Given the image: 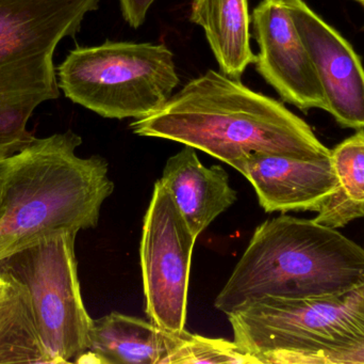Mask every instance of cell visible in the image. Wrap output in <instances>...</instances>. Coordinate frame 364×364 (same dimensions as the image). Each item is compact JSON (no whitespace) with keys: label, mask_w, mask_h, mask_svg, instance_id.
I'll return each instance as SVG.
<instances>
[{"label":"cell","mask_w":364,"mask_h":364,"mask_svg":"<svg viewBox=\"0 0 364 364\" xmlns=\"http://www.w3.org/2000/svg\"><path fill=\"white\" fill-rule=\"evenodd\" d=\"M140 137L188 145L232 166L252 154L329 158L307 122L240 79L208 70L155 113L130 124Z\"/></svg>","instance_id":"6da1fadb"},{"label":"cell","mask_w":364,"mask_h":364,"mask_svg":"<svg viewBox=\"0 0 364 364\" xmlns=\"http://www.w3.org/2000/svg\"><path fill=\"white\" fill-rule=\"evenodd\" d=\"M82 139L73 130L36 138L0 160V261L61 232L95 228L114 190L104 157H79Z\"/></svg>","instance_id":"7a4b0ae2"},{"label":"cell","mask_w":364,"mask_h":364,"mask_svg":"<svg viewBox=\"0 0 364 364\" xmlns=\"http://www.w3.org/2000/svg\"><path fill=\"white\" fill-rule=\"evenodd\" d=\"M363 286V247L338 229L282 214L257 227L214 305L228 316L263 297L321 298Z\"/></svg>","instance_id":"3957f363"},{"label":"cell","mask_w":364,"mask_h":364,"mask_svg":"<svg viewBox=\"0 0 364 364\" xmlns=\"http://www.w3.org/2000/svg\"><path fill=\"white\" fill-rule=\"evenodd\" d=\"M102 0H0V160L36 140L27 123L60 96L55 49Z\"/></svg>","instance_id":"277c9868"},{"label":"cell","mask_w":364,"mask_h":364,"mask_svg":"<svg viewBox=\"0 0 364 364\" xmlns=\"http://www.w3.org/2000/svg\"><path fill=\"white\" fill-rule=\"evenodd\" d=\"M60 89L75 104L107 119H142L161 108L179 85L164 44L106 41L77 46L57 70Z\"/></svg>","instance_id":"5b68a950"},{"label":"cell","mask_w":364,"mask_h":364,"mask_svg":"<svg viewBox=\"0 0 364 364\" xmlns=\"http://www.w3.org/2000/svg\"><path fill=\"white\" fill-rule=\"evenodd\" d=\"M227 318L235 343L260 364H306L364 337V286L321 298L263 297Z\"/></svg>","instance_id":"8992f818"},{"label":"cell","mask_w":364,"mask_h":364,"mask_svg":"<svg viewBox=\"0 0 364 364\" xmlns=\"http://www.w3.org/2000/svg\"><path fill=\"white\" fill-rule=\"evenodd\" d=\"M77 234L44 237L0 261V273L27 291L38 336L53 364L76 363L89 350L93 327L81 295Z\"/></svg>","instance_id":"52a82bcc"},{"label":"cell","mask_w":364,"mask_h":364,"mask_svg":"<svg viewBox=\"0 0 364 364\" xmlns=\"http://www.w3.org/2000/svg\"><path fill=\"white\" fill-rule=\"evenodd\" d=\"M195 241L170 192L156 182L140 248L145 311L154 324L179 335L186 331Z\"/></svg>","instance_id":"ba28073f"},{"label":"cell","mask_w":364,"mask_h":364,"mask_svg":"<svg viewBox=\"0 0 364 364\" xmlns=\"http://www.w3.org/2000/svg\"><path fill=\"white\" fill-rule=\"evenodd\" d=\"M258 44L255 68L284 102L303 111H326L324 91L284 0H261L252 14Z\"/></svg>","instance_id":"9c48e42d"},{"label":"cell","mask_w":364,"mask_h":364,"mask_svg":"<svg viewBox=\"0 0 364 364\" xmlns=\"http://www.w3.org/2000/svg\"><path fill=\"white\" fill-rule=\"evenodd\" d=\"M324 91L326 111L342 128L364 130V68L352 45L304 0H284Z\"/></svg>","instance_id":"30bf717a"},{"label":"cell","mask_w":364,"mask_h":364,"mask_svg":"<svg viewBox=\"0 0 364 364\" xmlns=\"http://www.w3.org/2000/svg\"><path fill=\"white\" fill-rule=\"evenodd\" d=\"M256 190L267 213L318 212L337 187L331 158L256 153L232 165Z\"/></svg>","instance_id":"8fae6325"},{"label":"cell","mask_w":364,"mask_h":364,"mask_svg":"<svg viewBox=\"0 0 364 364\" xmlns=\"http://www.w3.org/2000/svg\"><path fill=\"white\" fill-rule=\"evenodd\" d=\"M160 182L196 239L237 199L227 171L216 165L203 166L188 145L168 158Z\"/></svg>","instance_id":"7c38bea8"},{"label":"cell","mask_w":364,"mask_h":364,"mask_svg":"<svg viewBox=\"0 0 364 364\" xmlns=\"http://www.w3.org/2000/svg\"><path fill=\"white\" fill-rule=\"evenodd\" d=\"M190 333H174L153 322L112 312L94 320L87 353L76 363L166 364Z\"/></svg>","instance_id":"4fadbf2b"},{"label":"cell","mask_w":364,"mask_h":364,"mask_svg":"<svg viewBox=\"0 0 364 364\" xmlns=\"http://www.w3.org/2000/svg\"><path fill=\"white\" fill-rule=\"evenodd\" d=\"M190 21L205 31L220 72L241 78L256 58L250 45L248 0H191Z\"/></svg>","instance_id":"5bb4252c"},{"label":"cell","mask_w":364,"mask_h":364,"mask_svg":"<svg viewBox=\"0 0 364 364\" xmlns=\"http://www.w3.org/2000/svg\"><path fill=\"white\" fill-rule=\"evenodd\" d=\"M53 364L38 336L26 288L0 273V364Z\"/></svg>","instance_id":"9a60e30c"},{"label":"cell","mask_w":364,"mask_h":364,"mask_svg":"<svg viewBox=\"0 0 364 364\" xmlns=\"http://www.w3.org/2000/svg\"><path fill=\"white\" fill-rule=\"evenodd\" d=\"M337 187L314 218L329 228H343L364 217V130L331 150Z\"/></svg>","instance_id":"2e32d148"},{"label":"cell","mask_w":364,"mask_h":364,"mask_svg":"<svg viewBox=\"0 0 364 364\" xmlns=\"http://www.w3.org/2000/svg\"><path fill=\"white\" fill-rule=\"evenodd\" d=\"M239 363L260 364L235 341L211 339L190 333L183 344L166 360V364Z\"/></svg>","instance_id":"e0dca14e"},{"label":"cell","mask_w":364,"mask_h":364,"mask_svg":"<svg viewBox=\"0 0 364 364\" xmlns=\"http://www.w3.org/2000/svg\"><path fill=\"white\" fill-rule=\"evenodd\" d=\"M306 364H364V337L314 355Z\"/></svg>","instance_id":"ac0fdd59"},{"label":"cell","mask_w":364,"mask_h":364,"mask_svg":"<svg viewBox=\"0 0 364 364\" xmlns=\"http://www.w3.org/2000/svg\"><path fill=\"white\" fill-rule=\"evenodd\" d=\"M156 1L157 0H119L123 19L134 29L145 23L147 14Z\"/></svg>","instance_id":"d6986e66"},{"label":"cell","mask_w":364,"mask_h":364,"mask_svg":"<svg viewBox=\"0 0 364 364\" xmlns=\"http://www.w3.org/2000/svg\"><path fill=\"white\" fill-rule=\"evenodd\" d=\"M2 196H4V186H2L1 175H0V207H1Z\"/></svg>","instance_id":"ffe728a7"},{"label":"cell","mask_w":364,"mask_h":364,"mask_svg":"<svg viewBox=\"0 0 364 364\" xmlns=\"http://www.w3.org/2000/svg\"><path fill=\"white\" fill-rule=\"evenodd\" d=\"M356 1L358 2V4H360L364 8V0H356Z\"/></svg>","instance_id":"44dd1931"}]
</instances>
